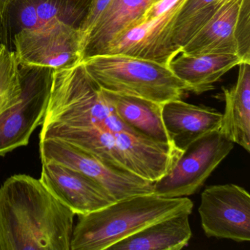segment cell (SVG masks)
Listing matches in <instances>:
<instances>
[{"label":"cell","mask_w":250,"mask_h":250,"mask_svg":"<svg viewBox=\"0 0 250 250\" xmlns=\"http://www.w3.org/2000/svg\"><path fill=\"white\" fill-rule=\"evenodd\" d=\"M49 104L39 139L65 140L147 181H159L184 152L124 123L104 99L82 61L52 69Z\"/></svg>","instance_id":"6da1fadb"},{"label":"cell","mask_w":250,"mask_h":250,"mask_svg":"<svg viewBox=\"0 0 250 250\" xmlns=\"http://www.w3.org/2000/svg\"><path fill=\"white\" fill-rule=\"evenodd\" d=\"M150 0H112L84 46L83 58L103 55L115 41L139 25Z\"/></svg>","instance_id":"4fadbf2b"},{"label":"cell","mask_w":250,"mask_h":250,"mask_svg":"<svg viewBox=\"0 0 250 250\" xmlns=\"http://www.w3.org/2000/svg\"><path fill=\"white\" fill-rule=\"evenodd\" d=\"M238 78L233 87L223 88L225 112L219 132L234 144L250 151V62L238 65Z\"/></svg>","instance_id":"2e32d148"},{"label":"cell","mask_w":250,"mask_h":250,"mask_svg":"<svg viewBox=\"0 0 250 250\" xmlns=\"http://www.w3.org/2000/svg\"><path fill=\"white\" fill-rule=\"evenodd\" d=\"M15 52L0 43V115L20 101L23 77Z\"/></svg>","instance_id":"d6986e66"},{"label":"cell","mask_w":250,"mask_h":250,"mask_svg":"<svg viewBox=\"0 0 250 250\" xmlns=\"http://www.w3.org/2000/svg\"><path fill=\"white\" fill-rule=\"evenodd\" d=\"M233 147L219 131L200 137L184 150L167 175L154 182L153 194L165 197L195 194Z\"/></svg>","instance_id":"8992f818"},{"label":"cell","mask_w":250,"mask_h":250,"mask_svg":"<svg viewBox=\"0 0 250 250\" xmlns=\"http://www.w3.org/2000/svg\"><path fill=\"white\" fill-rule=\"evenodd\" d=\"M36 7L39 18V27L45 25L55 19L60 18L59 9L54 1L44 0L39 2Z\"/></svg>","instance_id":"7402d4cb"},{"label":"cell","mask_w":250,"mask_h":250,"mask_svg":"<svg viewBox=\"0 0 250 250\" xmlns=\"http://www.w3.org/2000/svg\"><path fill=\"white\" fill-rule=\"evenodd\" d=\"M241 2V0H235L219 7L210 20L181 48V53L238 55L235 28Z\"/></svg>","instance_id":"5bb4252c"},{"label":"cell","mask_w":250,"mask_h":250,"mask_svg":"<svg viewBox=\"0 0 250 250\" xmlns=\"http://www.w3.org/2000/svg\"><path fill=\"white\" fill-rule=\"evenodd\" d=\"M216 2V0H187L177 17L175 24L184 21L190 16L196 14L210 4Z\"/></svg>","instance_id":"603a6c76"},{"label":"cell","mask_w":250,"mask_h":250,"mask_svg":"<svg viewBox=\"0 0 250 250\" xmlns=\"http://www.w3.org/2000/svg\"><path fill=\"white\" fill-rule=\"evenodd\" d=\"M42 162L41 181L76 215L92 213L116 201L102 186L84 174L59 162Z\"/></svg>","instance_id":"30bf717a"},{"label":"cell","mask_w":250,"mask_h":250,"mask_svg":"<svg viewBox=\"0 0 250 250\" xmlns=\"http://www.w3.org/2000/svg\"><path fill=\"white\" fill-rule=\"evenodd\" d=\"M188 213L154 222L109 247L110 250H180L191 236Z\"/></svg>","instance_id":"ac0fdd59"},{"label":"cell","mask_w":250,"mask_h":250,"mask_svg":"<svg viewBox=\"0 0 250 250\" xmlns=\"http://www.w3.org/2000/svg\"><path fill=\"white\" fill-rule=\"evenodd\" d=\"M75 215L40 178L12 175L0 187V250H71Z\"/></svg>","instance_id":"7a4b0ae2"},{"label":"cell","mask_w":250,"mask_h":250,"mask_svg":"<svg viewBox=\"0 0 250 250\" xmlns=\"http://www.w3.org/2000/svg\"><path fill=\"white\" fill-rule=\"evenodd\" d=\"M20 20L24 28L33 29L39 27L36 7L34 4H27L21 9Z\"/></svg>","instance_id":"d4e9b609"},{"label":"cell","mask_w":250,"mask_h":250,"mask_svg":"<svg viewBox=\"0 0 250 250\" xmlns=\"http://www.w3.org/2000/svg\"><path fill=\"white\" fill-rule=\"evenodd\" d=\"M180 0H159L156 3L150 5L143 16L141 23L147 20H152L159 17L163 13L166 12L169 8H172L175 4L178 3Z\"/></svg>","instance_id":"cb8c5ba5"},{"label":"cell","mask_w":250,"mask_h":250,"mask_svg":"<svg viewBox=\"0 0 250 250\" xmlns=\"http://www.w3.org/2000/svg\"><path fill=\"white\" fill-rule=\"evenodd\" d=\"M112 0H91L89 4L87 13L82 20L78 29L80 37L82 52L84 51L86 43L93 30L96 27L104 13L109 6Z\"/></svg>","instance_id":"44dd1931"},{"label":"cell","mask_w":250,"mask_h":250,"mask_svg":"<svg viewBox=\"0 0 250 250\" xmlns=\"http://www.w3.org/2000/svg\"><path fill=\"white\" fill-rule=\"evenodd\" d=\"M241 62L242 60L236 55L181 53L168 66L175 77L187 85L188 91L200 95L213 90L214 83Z\"/></svg>","instance_id":"9a60e30c"},{"label":"cell","mask_w":250,"mask_h":250,"mask_svg":"<svg viewBox=\"0 0 250 250\" xmlns=\"http://www.w3.org/2000/svg\"><path fill=\"white\" fill-rule=\"evenodd\" d=\"M186 1L180 0L159 17L133 27L115 41L104 54H122L168 66L181 54L172 43V33Z\"/></svg>","instance_id":"9c48e42d"},{"label":"cell","mask_w":250,"mask_h":250,"mask_svg":"<svg viewBox=\"0 0 250 250\" xmlns=\"http://www.w3.org/2000/svg\"><path fill=\"white\" fill-rule=\"evenodd\" d=\"M235 38L238 56L243 62H250V0H241L235 23Z\"/></svg>","instance_id":"ffe728a7"},{"label":"cell","mask_w":250,"mask_h":250,"mask_svg":"<svg viewBox=\"0 0 250 250\" xmlns=\"http://www.w3.org/2000/svg\"><path fill=\"white\" fill-rule=\"evenodd\" d=\"M50 78L28 84L17 103L0 115V156L28 145L35 130L43 124L49 104Z\"/></svg>","instance_id":"8fae6325"},{"label":"cell","mask_w":250,"mask_h":250,"mask_svg":"<svg viewBox=\"0 0 250 250\" xmlns=\"http://www.w3.org/2000/svg\"><path fill=\"white\" fill-rule=\"evenodd\" d=\"M158 1H159V0H150V5H153V4L156 3V2H158Z\"/></svg>","instance_id":"4316f807"},{"label":"cell","mask_w":250,"mask_h":250,"mask_svg":"<svg viewBox=\"0 0 250 250\" xmlns=\"http://www.w3.org/2000/svg\"><path fill=\"white\" fill-rule=\"evenodd\" d=\"M187 197H165L154 194L133 196L87 214L78 215L73 229L71 250H105L154 222L192 212Z\"/></svg>","instance_id":"3957f363"},{"label":"cell","mask_w":250,"mask_h":250,"mask_svg":"<svg viewBox=\"0 0 250 250\" xmlns=\"http://www.w3.org/2000/svg\"><path fill=\"white\" fill-rule=\"evenodd\" d=\"M42 162L54 161L72 168L102 186L115 200L153 194V181L115 167L79 146L61 139L40 140Z\"/></svg>","instance_id":"5b68a950"},{"label":"cell","mask_w":250,"mask_h":250,"mask_svg":"<svg viewBox=\"0 0 250 250\" xmlns=\"http://www.w3.org/2000/svg\"><path fill=\"white\" fill-rule=\"evenodd\" d=\"M233 1H235V0H216V2H217L218 5L222 6V5H227V4L233 2Z\"/></svg>","instance_id":"484cf974"},{"label":"cell","mask_w":250,"mask_h":250,"mask_svg":"<svg viewBox=\"0 0 250 250\" xmlns=\"http://www.w3.org/2000/svg\"><path fill=\"white\" fill-rule=\"evenodd\" d=\"M15 54L25 68H62L83 59L78 29L60 18L14 38Z\"/></svg>","instance_id":"52a82bcc"},{"label":"cell","mask_w":250,"mask_h":250,"mask_svg":"<svg viewBox=\"0 0 250 250\" xmlns=\"http://www.w3.org/2000/svg\"><path fill=\"white\" fill-rule=\"evenodd\" d=\"M102 92L104 99L124 123L155 141L175 146L164 124L163 104L102 88Z\"/></svg>","instance_id":"e0dca14e"},{"label":"cell","mask_w":250,"mask_h":250,"mask_svg":"<svg viewBox=\"0 0 250 250\" xmlns=\"http://www.w3.org/2000/svg\"><path fill=\"white\" fill-rule=\"evenodd\" d=\"M222 118V113L216 109L181 99L167 102L162 106V118L169 138L183 152L200 137L219 131Z\"/></svg>","instance_id":"7c38bea8"},{"label":"cell","mask_w":250,"mask_h":250,"mask_svg":"<svg viewBox=\"0 0 250 250\" xmlns=\"http://www.w3.org/2000/svg\"><path fill=\"white\" fill-rule=\"evenodd\" d=\"M198 212L208 238L250 241V195L243 187L232 184L207 187Z\"/></svg>","instance_id":"ba28073f"},{"label":"cell","mask_w":250,"mask_h":250,"mask_svg":"<svg viewBox=\"0 0 250 250\" xmlns=\"http://www.w3.org/2000/svg\"><path fill=\"white\" fill-rule=\"evenodd\" d=\"M87 74L104 90L165 104L181 99L187 87L169 66L122 54L82 60Z\"/></svg>","instance_id":"277c9868"}]
</instances>
